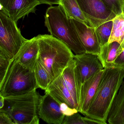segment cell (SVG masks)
<instances>
[{
    "label": "cell",
    "mask_w": 124,
    "mask_h": 124,
    "mask_svg": "<svg viewBox=\"0 0 124 124\" xmlns=\"http://www.w3.org/2000/svg\"><path fill=\"white\" fill-rule=\"evenodd\" d=\"M124 79V69L104 68L97 90L85 116L106 124L112 103Z\"/></svg>",
    "instance_id": "6da1fadb"
},
{
    "label": "cell",
    "mask_w": 124,
    "mask_h": 124,
    "mask_svg": "<svg viewBox=\"0 0 124 124\" xmlns=\"http://www.w3.org/2000/svg\"><path fill=\"white\" fill-rule=\"evenodd\" d=\"M36 38L39 47L38 61L54 80L62 74L74 55L64 43L51 35H39Z\"/></svg>",
    "instance_id": "7a4b0ae2"
},
{
    "label": "cell",
    "mask_w": 124,
    "mask_h": 124,
    "mask_svg": "<svg viewBox=\"0 0 124 124\" xmlns=\"http://www.w3.org/2000/svg\"><path fill=\"white\" fill-rule=\"evenodd\" d=\"M45 24L51 35L64 43L75 55L85 53L73 22L60 5L47 9Z\"/></svg>",
    "instance_id": "3957f363"
},
{
    "label": "cell",
    "mask_w": 124,
    "mask_h": 124,
    "mask_svg": "<svg viewBox=\"0 0 124 124\" xmlns=\"http://www.w3.org/2000/svg\"><path fill=\"white\" fill-rule=\"evenodd\" d=\"M40 95L34 90L27 93L5 98L0 111L7 113L15 124H38V108Z\"/></svg>",
    "instance_id": "277c9868"
},
{
    "label": "cell",
    "mask_w": 124,
    "mask_h": 124,
    "mask_svg": "<svg viewBox=\"0 0 124 124\" xmlns=\"http://www.w3.org/2000/svg\"><path fill=\"white\" fill-rule=\"evenodd\" d=\"M34 71L14 59L2 82L0 95L4 98L27 93L38 88Z\"/></svg>",
    "instance_id": "5b68a950"
},
{
    "label": "cell",
    "mask_w": 124,
    "mask_h": 124,
    "mask_svg": "<svg viewBox=\"0 0 124 124\" xmlns=\"http://www.w3.org/2000/svg\"><path fill=\"white\" fill-rule=\"evenodd\" d=\"M22 35L17 23L0 11V51L14 58L27 40Z\"/></svg>",
    "instance_id": "8992f818"
},
{
    "label": "cell",
    "mask_w": 124,
    "mask_h": 124,
    "mask_svg": "<svg viewBox=\"0 0 124 124\" xmlns=\"http://www.w3.org/2000/svg\"><path fill=\"white\" fill-rule=\"evenodd\" d=\"M81 10L93 27L112 20L116 16L101 0H77Z\"/></svg>",
    "instance_id": "52a82bcc"
},
{
    "label": "cell",
    "mask_w": 124,
    "mask_h": 124,
    "mask_svg": "<svg viewBox=\"0 0 124 124\" xmlns=\"http://www.w3.org/2000/svg\"><path fill=\"white\" fill-rule=\"evenodd\" d=\"M74 59L75 61V69L80 87L87 80L104 69L97 55L83 53L74 55Z\"/></svg>",
    "instance_id": "ba28073f"
},
{
    "label": "cell",
    "mask_w": 124,
    "mask_h": 124,
    "mask_svg": "<svg viewBox=\"0 0 124 124\" xmlns=\"http://www.w3.org/2000/svg\"><path fill=\"white\" fill-rule=\"evenodd\" d=\"M39 0H0V10L17 23L19 20L35 13Z\"/></svg>",
    "instance_id": "9c48e42d"
},
{
    "label": "cell",
    "mask_w": 124,
    "mask_h": 124,
    "mask_svg": "<svg viewBox=\"0 0 124 124\" xmlns=\"http://www.w3.org/2000/svg\"><path fill=\"white\" fill-rule=\"evenodd\" d=\"M38 115L49 124H62L65 117L61 110L60 104L46 91L45 95L40 96Z\"/></svg>",
    "instance_id": "30bf717a"
},
{
    "label": "cell",
    "mask_w": 124,
    "mask_h": 124,
    "mask_svg": "<svg viewBox=\"0 0 124 124\" xmlns=\"http://www.w3.org/2000/svg\"><path fill=\"white\" fill-rule=\"evenodd\" d=\"M71 19L85 53L98 55L101 51V46L95 27L89 26L75 19Z\"/></svg>",
    "instance_id": "8fae6325"
},
{
    "label": "cell",
    "mask_w": 124,
    "mask_h": 124,
    "mask_svg": "<svg viewBox=\"0 0 124 124\" xmlns=\"http://www.w3.org/2000/svg\"><path fill=\"white\" fill-rule=\"evenodd\" d=\"M104 71V69L98 72L87 80L81 86L78 112L84 115L89 108Z\"/></svg>",
    "instance_id": "7c38bea8"
},
{
    "label": "cell",
    "mask_w": 124,
    "mask_h": 124,
    "mask_svg": "<svg viewBox=\"0 0 124 124\" xmlns=\"http://www.w3.org/2000/svg\"><path fill=\"white\" fill-rule=\"evenodd\" d=\"M39 47L36 37L24 43L14 59L19 63L34 71L38 61Z\"/></svg>",
    "instance_id": "4fadbf2b"
},
{
    "label": "cell",
    "mask_w": 124,
    "mask_h": 124,
    "mask_svg": "<svg viewBox=\"0 0 124 124\" xmlns=\"http://www.w3.org/2000/svg\"><path fill=\"white\" fill-rule=\"evenodd\" d=\"M45 91L48 93L59 103H64L70 107L78 110L76 104L62 75L53 80Z\"/></svg>",
    "instance_id": "5bb4252c"
},
{
    "label": "cell",
    "mask_w": 124,
    "mask_h": 124,
    "mask_svg": "<svg viewBox=\"0 0 124 124\" xmlns=\"http://www.w3.org/2000/svg\"><path fill=\"white\" fill-rule=\"evenodd\" d=\"M76 64L73 59L70 62L62 74L65 83L71 94L79 110L80 100V87L76 73Z\"/></svg>",
    "instance_id": "9a60e30c"
},
{
    "label": "cell",
    "mask_w": 124,
    "mask_h": 124,
    "mask_svg": "<svg viewBox=\"0 0 124 124\" xmlns=\"http://www.w3.org/2000/svg\"><path fill=\"white\" fill-rule=\"evenodd\" d=\"M107 122L110 124H124V79L112 103Z\"/></svg>",
    "instance_id": "2e32d148"
},
{
    "label": "cell",
    "mask_w": 124,
    "mask_h": 124,
    "mask_svg": "<svg viewBox=\"0 0 124 124\" xmlns=\"http://www.w3.org/2000/svg\"><path fill=\"white\" fill-rule=\"evenodd\" d=\"M123 49L124 48L116 42H108L101 46V51L98 56L104 68L110 67Z\"/></svg>",
    "instance_id": "e0dca14e"
},
{
    "label": "cell",
    "mask_w": 124,
    "mask_h": 124,
    "mask_svg": "<svg viewBox=\"0 0 124 124\" xmlns=\"http://www.w3.org/2000/svg\"><path fill=\"white\" fill-rule=\"evenodd\" d=\"M59 5L69 18L75 19L87 26L92 27L81 10L77 0H60Z\"/></svg>",
    "instance_id": "ac0fdd59"
},
{
    "label": "cell",
    "mask_w": 124,
    "mask_h": 124,
    "mask_svg": "<svg viewBox=\"0 0 124 124\" xmlns=\"http://www.w3.org/2000/svg\"><path fill=\"white\" fill-rule=\"evenodd\" d=\"M112 20L113 27L108 42H117L124 48V15H117Z\"/></svg>",
    "instance_id": "d6986e66"
},
{
    "label": "cell",
    "mask_w": 124,
    "mask_h": 124,
    "mask_svg": "<svg viewBox=\"0 0 124 124\" xmlns=\"http://www.w3.org/2000/svg\"><path fill=\"white\" fill-rule=\"evenodd\" d=\"M34 72L38 88L46 90L53 80L48 72L38 61Z\"/></svg>",
    "instance_id": "ffe728a7"
},
{
    "label": "cell",
    "mask_w": 124,
    "mask_h": 124,
    "mask_svg": "<svg viewBox=\"0 0 124 124\" xmlns=\"http://www.w3.org/2000/svg\"><path fill=\"white\" fill-rule=\"evenodd\" d=\"M112 20L108 21L96 28V33L101 46L108 42L113 27Z\"/></svg>",
    "instance_id": "44dd1931"
},
{
    "label": "cell",
    "mask_w": 124,
    "mask_h": 124,
    "mask_svg": "<svg viewBox=\"0 0 124 124\" xmlns=\"http://www.w3.org/2000/svg\"><path fill=\"white\" fill-rule=\"evenodd\" d=\"M14 59V58H11L2 51H0V83L4 79Z\"/></svg>",
    "instance_id": "7402d4cb"
},
{
    "label": "cell",
    "mask_w": 124,
    "mask_h": 124,
    "mask_svg": "<svg viewBox=\"0 0 124 124\" xmlns=\"http://www.w3.org/2000/svg\"><path fill=\"white\" fill-rule=\"evenodd\" d=\"M101 0L108 9L112 11L116 16L122 14V6L123 0Z\"/></svg>",
    "instance_id": "603a6c76"
},
{
    "label": "cell",
    "mask_w": 124,
    "mask_h": 124,
    "mask_svg": "<svg viewBox=\"0 0 124 124\" xmlns=\"http://www.w3.org/2000/svg\"><path fill=\"white\" fill-rule=\"evenodd\" d=\"M78 112L71 116H65L62 124H85L83 117Z\"/></svg>",
    "instance_id": "cb8c5ba5"
},
{
    "label": "cell",
    "mask_w": 124,
    "mask_h": 124,
    "mask_svg": "<svg viewBox=\"0 0 124 124\" xmlns=\"http://www.w3.org/2000/svg\"><path fill=\"white\" fill-rule=\"evenodd\" d=\"M109 67L122 68L124 69V48L122 52L117 56Z\"/></svg>",
    "instance_id": "d4e9b609"
},
{
    "label": "cell",
    "mask_w": 124,
    "mask_h": 124,
    "mask_svg": "<svg viewBox=\"0 0 124 124\" xmlns=\"http://www.w3.org/2000/svg\"><path fill=\"white\" fill-rule=\"evenodd\" d=\"M60 107L62 113L65 116H69L79 112L77 109L70 107L64 103L60 104Z\"/></svg>",
    "instance_id": "484cf974"
},
{
    "label": "cell",
    "mask_w": 124,
    "mask_h": 124,
    "mask_svg": "<svg viewBox=\"0 0 124 124\" xmlns=\"http://www.w3.org/2000/svg\"><path fill=\"white\" fill-rule=\"evenodd\" d=\"M0 124H15V123L7 113L0 111Z\"/></svg>",
    "instance_id": "4316f807"
},
{
    "label": "cell",
    "mask_w": 124,
    "mask_h": 124,
    "mask_svg": "<svg viewBox=\"0 0 124 124\" xmlns=\"http://www.w3.org/2000/svg\"><path fill=\"white\" fill-rule=\"evenodd\" d=\"M83 119L85 124H106L105 123L102 121L90 118L86 116L83 117Z\"/></svg>",
    "instance_id": "83f0119b"
},
{
    "label": "cell",
    "mask_w": 124,
    "mask_h": 124,
    "mask_svg": "<svg viewBox=\"0 0 124 124\" xmlns=\"http://www.w3.org/2000/svg\"><path fill=\"white\" fill-rule=\"evenodd\" d=\"M41 4H45L52 5H59L60 0H39Z\"/></svg>",
    "instance_id": "f1b7e54d"
},
{
    "label": "cell",
    "mask_w": 124,
    "mask_h": 124,
    "mask_svg": "<svg viewBox=\"0 0 124 124\" xmlns=\"http://www.w3.org/2000/svg\"><path fill=\"white\" fill-rule=\"evenodd\" d=\"M5 103V98L1 95H0V109L4 107Z\"/></svg>",
    "instance_id": "f546056e"
},
{
    "label": "cell",
    "mask_w": 124,
    "mask_h": 124,
    "mask_svg": "<svg viewBox=\"0 0 124 124\" xmlns=\"http://www.w3.org/2000/svg\"><path fill=\"white\" fill-rule=\"evenodd\" d=\"M122 14L124 15V0H123L122 6Z\"/></svg>",
    "instance_id": "4dcf8cb0"
}]
</instances>
